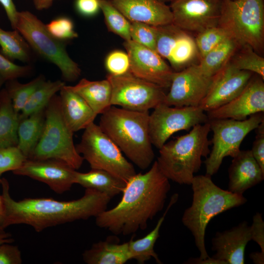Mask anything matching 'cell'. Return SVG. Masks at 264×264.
<instances>
[{
    "label": "cell",
    "mask_w": 264,
    "mask_h": 264,
    "mask_svg": "<svg viewBox=\"0 0 264 264\" xmlns=\"http://www.w3.org/2000/svg\"><path fill=\"white\" fill-rule=\"evenodd\" d=\"M4 217L1 227L25 224L37 232L58 225L96 217L107 210L111 198L99 191L86 189L80 198L59 201L51 198H25L16 201L11 197L10 186L1 178Z\"/></svg>",
    "instance_id": "cell-1"
},
{
    "label": "cell",
    "mask_w": 264,
    "mask_h": 264,
    "mask_svg": "<svg viewBox=\"0 0 264 264\" xmlns=\"http://www.w3.org/2000/svg\"><path fill=\"white\" fill-rule=\"evenodd\" d=\"M170 189L169 180L155 161L146 173L129 179L120 202L96 217L95 223L116 236L145 230L149 220L163 210Z\"/></svg>",
    "instance_id": "cell-2"
},
{
    "label": "cell",
    "mask_w": 264,
    "mask_h": 264,
    "mask_svg": "<svg viewBox=\"0 0 264 264\" xmlns=\"http://www.w3.org/2000/svg\"><path fill=\"white\" fill-rule=\"evenodd\" d=\"M191 185L193 191L191 205L183 214L182 224L193 235L200 260L209 257L205 244L206 227L218 215L243 205L247 199L243 195L223 190L216 185L211 176H195Z\"/></svg>",
    "instance_id": "cell-3"
},
{
    "label": "cell",
    "mask_w": 264,
    "mask_h": 264,
    "mask_svg": "<svg viewBox=\"0 0 264 264\" xmlns=\"http://www.w3.org/2000/svg\"><path fill=\"white\" fill-rule=\"evenodd\" d=\"M149 111H136L111 106L101 114L99 126L133 164L147 169L154 158Z\"/></svg>",
    "instance_id": "cell-4"
},
{
    "label": "cell",
    "mask_w": 264,
    "mask_h": 264,
    "mask_svg": "<svg viewBox=\"0 0 264 264\" xmlns=\"http://www.w3.org/2000/svg\"><path fill=\"white\" fill-rule=\"evenodd\" d=\"M209 122L198 124L187 133L166 142L159 149L156 162L162 173L179 184L191 185L195 174L210 152Z\"/></svg>",
    "instance_id": "cell-5"
},
{
    "label": "cell",
    "mask_w": 264,
    "mask_h": 264,
    "mask_svg": "<svg viewBox=\"0 0 264 264\" xmlns=\"http://www.w3.org/2000/svg\"><path fill=\"white\" fill-rule=\"evenodd\" d=\"M73 133L63 117L59 95H55L45 108L44 125L41 138L27 159H53L62 161L75 170L84 158L77 151Z\"/></svg>",
    "instance_id": "cell-6"
},
{
    "label": "cell",
    "mask_w": 264,
    "mask_h": 264,
    "mask_svg": "<svg viewBox=\"0 0 264 264\" xmlns=\"http://www.w3.org/2000/svg\"><path fill=\"white\" fill-rule=\"evenodd\" d=\"M219 26L240 47L261 52L264 43V0H223Z\"/></svg>",
    "instance_id": "cell-7"
},
{
    "label": "cell",
    "mask_w": 264,
    "mask_h": 264,
    "mask_svg": "<svg viewBox=\"0 0 264 264\" xmlns=\"http://www.w3.org/2000/svg\"><path fill=\"white\" fill-rule=\"evenodd\" d=\"M15 29L34 53L58 67L64 81L74 82L80 77L81 69L68 54L65 42L53 37L34 14L28 11H19Z\"/></svg>",
    "instance_id": "cell-8"
},
{
    "label": "cell",
    "mask_w": 264,
    "mask_h": 264,
    "mask_svg": "<svg viewBox=\"0 0 264 264\" xmlns=\"http://www.w3.org/2000/svg\"><path fill=\"white\" fill-rule=\"evenodd\" d=\"M91 169L107 171L127 182L136 173L114 142L94 122L89 124L75 146Z\"/></svg>",
    "instance_id": "cell-9"
},
{
    "label": "cell",
    "mask_w": 264,
    "mask_h": 264,
    "mask_svg": "<svg viewBox=\"0 0 264 264\" xmlns=\"http://www.w3.org/2000/svg\"><path fill=\"white\" fill-rule=\"evenodd\" d=\"M264 120V112L250 116L243 120L232 119L209 120L213 135L212 148L205 158L206 175L212 176L216 174L223 159L235 157L240 151V146L246 135Z\"/></svg>",
    "instance_id": "cell-10"
},
{
    "label": "cell",
    "mask_w": 264,
    "mask_h": 264,
    "mask_svg": "<svg viewBox=\"0 0 264 264\" xmlns=\"http://www.w3.org/2000/svg\"><path fill=\"white\" fill-rule=\"evenodd\" d=\"M111 86V106L136 111H148L162 103L165 89L139 78L131 72L119 76L108 74Z\"/></svg>",
    "instance_id": "cell-11"
},
{
    "label": "cell",
    "mask_w": 264,
    "mask_h": 264,
    "mask_svg": "<svg viewBox=\"0 0 264 264\" xmlns=\"http://www.w3.org/2000/svg\"><path fill=\"white\" fill-rule=\"evenodd\" d=\"M154 109L149 115V134L152 145L158 149L174 133L189 131L209 120L205 111L199 106L173 107L162 103Z\"/></svg>",
    "instance_id": "cell-12"
},
{
    "label": "cell",
    "mask_w": 264,
    "mask_h": 264,
    "mask_svg": "<svg viewBox=\"0 0 264 264\" xmlns=\"http://www.w3.org/2000/svg\"><path fill=\"white\" fill-rule=\"evenodd\" d=\"M155 28V51L173 69L179 71L193 64L198 55L195 39L173 23Z\"/></svg>",
    "instance_id": "cell-13"
},
{
    "label": "cell",
    "mask_w": 264,
    "mask_h": 264,
    "mask_svg": "<svg viewBox=\"0 0 264 264\" xmlns=\"http://www.w3.org/2000/svg\"><path fill=\"white\" fill-rule=\"evenodd\" d=\"M223 0H175L170 7L173 23L198 33L218 26Z\"/></svg>",
    "instance_id": "cell-14"
},
{
    "label": "cell",
    "mask_w": 264,
    "mask_h": 264,
    "mask_svg": "<svg viewBox=\"0 0 264 264\" xmlns=\"http://www.w3.org/2000/svg\"><path fill=\"white\" fill-rule=\"evenodd\" d=\"M212 77L203 74L197 64L174 71L163 103L176 107L199 106L207 93Z\"/></svg>",
    "instance_id": "cell-15"
},
{
    "label": "cell",
    "mask_w": 264,
    "mask_h": 264,
    "mask_svg": "<svg viewBox=\"0 0 264 264\" xmlns=\"http://www.w3.org/2000/svg\"><path fill=\"white\" fill-rule=\"evenodd\" d=\"M124 46L130 58L131 73L165 89L169 88L174 71L163 58L132 40L125 41Z\"/></svg>",
    "instance_id": "cell-16"
},
{
    "label": "cell",
    "mask_w": 264,
    "mask_h": 264,
    "mask_svg": "<svg viewBox=\"0 0 264 264\" xmlns=\"http://www.w3.org/2000/svg\"><path fill=\"white\" fill-rule=\"evenodd\" d=\"M252 74L237 68L229 61L212 76L207 93L199 107L206 112L228 103L244 89Z\"/></svg>",
    "instance_id": "cell-17"
},
{
    "label": "cell",
    "mask_w": 264,
    "mask_h": 264,
    "mask_svg": "<svg viewBox=\"0 0 264 264\" xmlns=\"http://www.w3.org/2000/svg\"><path fill=\"white\" fill-rule=\"evenodd\" d=\"M76 171L67 164L53 159H26L12 173L46 184L52 191L63 194L75 184Z\"/></svg>",
    "instance_id": "cell-18"
},
{
    "label": "cell",
    "mask_w": 264,
    "mask_h": 264,
    "mask_svg": "<svg viewBox=\"0 0 264 264\" xmlns=\"http://www.w3.org/2000/svg\"><path fill=\"white\" fill-rule=\"evenodd\" d=\"M257 75L252 77L242 91L228 103L206 112L208 119H232L243 120L264 111V83Z\"/></svg>",
    "instance_id": "cell-19"
},
{
    "label": "cell",
    "mask_w": 264,
    "mask_h": 264,
    "mask_svg": "<svg viewBox=\"0 0 264 264\" xmlns=\"http://www.w3.org/2000/svg\"><path fill=\"white\" fill-rule=\"evenodd\" d=\"M252 240L251 227L246 221L223 232H217L212 238V258L222 264H243L244 251Z\"/></svg>",
    "instance_id": "cell-20"
},
{
    "label": "cell",
    "mask_w": 264,
    "mask_h": 264,
    "mask_svg": "<svg viewBox=\"0 0 264 264\" xmlns=\"http://www.w3.org/2000/svg\"><path fill=\"white\" fill-rule=\"evenodd\" d=\"M110 1L131 22H141L154 26L173 23L170 6L159 0Z\"/></svg>",
    "instance_id": "cell-21"
},
{
    "label": "cell",
    "mask_w": 264,
    "mask_h": 264,
    "mask_svg": "<svg viewBox=\"0 0 264 264\" xmlns=\"http://www.w3.org/2000/svg\"><path fill=\"white\" fill-rule=\"evenodd\" d=\"M228 189L243 195L249 188L264 179V172L254 158L250 150H240L234 157L228 169Z\"/></svg>",
    "instance_id": "cell-22"
},
{
    "label": "cell",
    "mask_w": 264,
    "mask_h": 264,
    "mask_svg": "<svg viewBox=\"0 0 264 264\" xmlns=\"http://www.w3.org/2000/svg\"><path fill=\"white\" fill-rule=\"evenodd\" d=\"M62 113L73 132L86 129L97 114L85 100L66 85L59 91Z\"/></svg>",
    "instance_id": "cell-23"
},
{
    "label": "cell",
    "mask_w": 264,
    "mask_h": 264,
    "mask_svg": "<svg viewBox=\"0 0 264 264\" xmlns=\"http://www.w3.org/2000/svg\"><path fill=\"white\" fill-rule=\"evenodd\" d=\"M115 236L93 243L82 254L84 262L88 264H124L131 260L128 242L120 243Z\"/></svg>",
    "instance_id": "cell-24"
},
{
    "label": "cell",
    "mask_w": 264,
    "mask_h": 264,
    "mask_svg": "<svg viewBox=\"0 0 264 264\" xmlns=\"http://www.w3.org/2000/svg\"><path fill=\"white\" fill-rule=\"evenodd\" d=\"M69 88L81 96L97 115L103 113L111 105V86L107 79L90 81L83 78Z\"/></svg>",
    "instance_id": "cell-25"
},
{
    "label": "cell",
    "mask_w": 264,
    "mask_h": 264,
    "mask_svg": "<svg viewBox=\"0 0 264 264\" xmlns=\"http://www.w3.org/2000/svg\"><path fill=\"white\" fill-rule=\"evenodd\" d=\"M178 198L177 193L171 197L169 204L164 213L158 220L154 228L142 238L134 240L132 236L128 242V249L131 260H135L139 264H144L146 261L153 258L156 263L161 264L157 254L154 250V244L159 237L161 226L165 217L171 207L176 203Z\"/></svg>",
    "instance_id": "cell-26"
},
{
    "label": "cell",
    "mask_w": 264,
    "mask_h": 264,
    "mask_svg": "<svg viewBox=\"0 0 264 264\" xmlns=\"http://www.w3.org/2000/svg\"><path fill=\"white\" fill-rule=\"evenodd\" d=\"M75 182L86 189L105 193L111 198L122 193L127 183L107 171L93 169L87 173L76 172Z\"/></svg>",
    "instance_id": "cell-27"
},
{
    "label": "cell",
    "mask_w": 264,
    "mask_h": 264,
    "mask_svg": "<svg viewBox=\"0 0 264 264\" xmlns=\"http://www.w3.org/2000/svg\"><path fill=\"white\" fill-rule=\"evenodd\" d=\"M45 108L26 117L20 118L17 147L27 158L34 151L42 134L45 119Z\"/></svg>",
    "instance_id": "cell-28"
},
{
    "label": "cell",
    "mask_w": 264,
    "mask_h": 264,
    "mask_svg": "<svg viewBox=\"0 0 264 264\" xmlns=\"http://www.w3.org/2000/svg\"><path fill=\"white\" fill-rule=\"evenodd\" d=\"M20 113L14 110L5 88L0 90V148L17 146Z\"/></svg>",
    "instance_id": "cell-29"
},
{
    "label": "cell",
    "mask_w": 264,
    "mask_h": 264,
    "mask_svg": "<svg viewBox=\"0 0 264 264\" xmlns=\"http://www.w3.org/2000/svg\"><path fill=\"white\" fill-rule=\"evenodd\" d=\"M0 53L8 59L26 64L34 59V52L17 29L5 31L0 28Z\"/></svg>",
    "instance_id": "cell-30"
},
{
    "label": "cell",
    "mask_w": 264,
    "mask_h": 264,
    "mask_svg": "<svg viewBox=\"0 0 264 264\" xmlns=\"http://www.w3.org/2000/svg\"><path fill=\"white\" fill-rule=\"evenodd\" d=\"M239 47L233 39H226L200 59L198 64L200 70L206 76L212 77L230 61Z\"/></svg>",
    "instance_id": "cell-31"
},
{
    "label": "cell",
    "mask_w": 264,
    "mask_h": 264,
    "mask_svg": "<svg viewBox=\"0 0 264 264\" xmlns=\"http://www.w3.org/2000/svg\"><path fill=\"white\" fill-rule=\"evenodd\" d=\"M65 85V82L61 80L44 81L33 93L20 113V118L26 117L45 108L53 97Z\"/></svg>",
    "instance_id": "cell-32"
},
{
    "label": "cell",
    "mask_w": 264,
    "mask_h": 264,
    "mask_svg": "<svg viewBox=\"0 0 264 264\" xmlns=\"http://www.w3.org/2000/svg\"><path fill=\"white\" fill-rule=\"evenodd\" d=\"M45 80L44 76L41 74L25 84L20 83L17 79L5 82L4 88L16 112L22 111L34 91Z\"/></svg>",
    "instance_id": "cell-33"
},
{
    "label": "cell",
    "mask_w": 264,
    "mask_h": 264,
    "mask_svg": "<svg viewBox=\"0 0 264 264\" xmlns=\"http://www.w3.org/2000/svg\"><path fill=\"white\" fill-rule=\"evenodd\" d=\"M100 10L109 31L125 41L131 40V22L112 4L110 0H99Z\"/></svg>",
    "instance_id": "cell-34"
},
{
    "label": "cell",
    "mask_w": 264,
    "mask_h": 264,
    "mask_svg": "<svg viewBox=\"0 0 264 264\" xmlns=\"http://www.w3.org/2000/svg\"><path fill=\"white\" fill-rule=\"evenodd\" d=\"M230 62L237 68L254 73L264 79V59L250 46L243 45Z\"/></svg>",
    "instance_id": "cell-35"
},
{
    "label": "cell",
    "mask_w": 264,
    "mask_h": 264,
    "mask_svg": "<svg viewBox=\"0 0 264 264\" xmlns=\"http://www.w3.org/2000/svg\"><path fill=\"white\" fill-rule=\"evenodd\" d=\"M229 38L228 33L219 25L198 33L195 40L200 59Z\"/></svg>",
    "instance_id": "cell-36"
},
{
    "label": "cell",
    "mask_w": 264,
    "mask_h": 264,
    "mask_svg": "<svg viewBox=\"0 0 264 264\" xmlns=\"http://www.w3.org/2000/svg\"><path fill=\"white\" fill-rule=\"evenodd\" d=\"M130 35L131 40L155 51L156 38L155 26L141 22H132Z\"/></svg>",
    "instance_id": "cell-37"
},
{
    "label": "cell",
    "mask_w": 264,
    "mask_h": 264,
    "mask_svg": "<svg viewBox=\"0 0 264 264\" xmlns=\"http://www.w3.org/2000/svg\"><path fill=\"white\" fill-rule=\"evenodd\" d=\"M49 33L56 39L63 42L78 37L73 21L66 16H59L45 24Z\"/></svg>",
    "instance_id": "cell-38"
},
{
    "label": "cell",
    "mask_w": 264,
    "mask_h": 264,
    "mask_svg": "<svg viewBox=\"0 0 264 264\" xmlns=\"http://www.w3.org/2000/svg\"><path fill=\"white\" fill-rule=\"evenodd\" d=\"M26 159L17 146L0 148V180L3 173L18 169Z\"/></svg>",
    "instance_id": "cell-39"
},
{
    "label": "cell",
    "mask_w": 264,
    "mask_h": 264,
    "mask_svg": "<svg viewBox=\"0 0 264 264\" xmlns=\"http://www.w3.org/2000/svg\"><path fill=\"white\" fill-rule=\"evenodd\" d=\"M105 67L110 75L119 76L130 72V62L127 52L114 50L108 54Z\"/></svg>",
    "instance_id": "cell-40"
},
{
    "label": "cell",
    "mask_w": 264,
    "mask_h": 264,
    "mask_svg": "<svg viewBox=\"0 0 264 264\" xmlns=\"http://www.w3.org/2000/svg\"><path fill=\"white\" fill-rule=\"evenodd\" d=\"M32 71L31 66L17 65L0 53V75L5 82L28 76Z\"/></svg>",
    "instance_id": "cell-41"
},
{
    "label": "cell",
    "mask_w": 264,
    "mask_h": 264,
    "mask_svg": "<svg viewBox=\"0 0 264 264\" xmlns=\"http://www.w3.org/2000/svg\"><path fill=\"white\" fill-rule=\"evenodd\" d=\"M255 130L256 134L250 151L254 158L264 172V120Z\"/></svg>",
    "instance_id": "cell-42"
},
{
    "label": "cell",
    "mask_w": 264,
    "mask_h": 264,
    "mask_svg": "<svg viewBox=\"0 0 264 264\" xmlns=\"http://www.w3.org/2000/svg\"><path fill=\"white\" fill-rule=\"evenodd\" d=\"M22 253L18 246L5 243L0 245V264H21Z\"/></svg>",
    "instance_id": "cell-43"
},
{
    "label": "cell",
    "mask_w": 264,
    "mask_h": 264,
    "mask_svg": "<svg viewBox=\"0 0 264 264\" xmlns=\"http://www.w3.org/2000/svg\"><path fill=\"white\" fill-rule=\"evenodd\" d=\"M250 227L252 240L260 246L261 251L264 253V221L261 213L257 212L254 215Z\"/></svg>",
    "instance_id": "cell-44"
},
{
    "label": "cell",
    "mask_w": 264,
    "mask_h": 264,
    "mask_svg": "<svg viewBox=\"0 0 264 264\" xmlns=\"http://www.w3.org/2000/svg\"><path fill=\"white\" fill-rule=\"evenodd\" d=\"M75 7L78 13L86 17L94 16L100 10L99 0H76Z\"/></svg>",
    "instance_id": "cell-45"
},
{
    "label": "cell",
    "mask_w": 264,
    "mask_h": 264,
    "mask_svg": "<svg viewBox=\"0 0 264 264\" xmlns=\"http://www.w3.org/2000/svg\"><path fill=\"white\" fill-rule=\"evenodd\" d=\"M7 18L13 29L16 28L18 11H17L13 0H0Z\"/></svg>",
    "instance_id": "cell-46"
},
{
    "label": "cell",
    "mask_w": 264,
    "mask_h": 264,
    "mask_svg": "<svg viewBox=\"0 0 264 264\" xmlns=\"http://www.w3.org/2000/svg\"><path fill=\"white\" fill-rule=\"evenodd\" d=\"M184 264H222L220 262L210 258V257L204 260H200L199 258H190Z\"/></svg>",
    "instance_id": "cell-47"
},
{
    "label": "cell",
    "mask_w": 264,
    "mask_h": 264,
    "mask_svg": "<svg viewBox=\"0 0 264 264\" xmlns=\"http://www.w3.org/2000/svg\"><path fill=\"white\" fill-rule=\"evenodd\" d=\"M55 0H32L35 7L38 10L49 8Z\"/></svg>",
    "instance_id": "cell-48"
},
{
    "label": "cell",
    "mask_w": 264,
    "mask_h": 264,
    "mask_svg": "<svg viewBox=\"0 0 264 264\" xmlns=\"http://www.w3.org/2000/svg\"><path fill=\"white\" fill-rule=\"evenodd\" d=\"M250 259L253 263L255 264H264V253L260 252H254L249 254Z\"/></svg>",
    "instance_id": "cell-49"
},
{
    "label": "cell",
    "mask_w": 264,
    "mask_h": 264,
    "mask_svg": "<svg viewBox=\"0 0 264 264\" xmlns=\"http://www.w3.org/2000/svg\"><path fill=\"white\" fill-rule=\"evenodd\" d=\"M14 242L12 234L5 231L0 233V245L5 243H11Z\"/></svg>",
    "instance_id": "cell-50"
},
{
    "label": "cell",
    "mask_w": 264,
    "mask_h": 264,
    "mask_svg": "<svg viewBox=\"0 0 264 264\" xmlns=\"http://www.w3.org/2000/svg\"><path fill=\"white\" fill-rule=\"evenodd\" d=\"M3 217H4V207H3V199H2V195L0 194V227H1V225L3 220Z\"/></svg>",
    "instance_id": "cell-51"
},
{
    "label": "cell",
    "mask_w": 264,
    "mask_h": 264,
    "mask_svg": "<svg viewBox=\"0 0 264 264\" xmlns=\"http://www.w3.org/2000/svg\"><path fill=\"white\" fill-rule=\"evenodd\" d=\"M5 81L0 75V90L2 88L3 85L4 84Z\"/></svg>",
    "instance_id": "cell-52"
},
{
    "label": "cell",
    "mask_w": 264,
    "mask_h": 264,
    "mask_svg": "<svg viewBox=\"0 0 264 264\" xmlns=\"http://www.w3.org/2000/svg\"><path fill=\"white\" fill-rule=\"evenodd\" d=\"M160 1L163 2H164V3H166V2H173V1H174L175 0H159Z\"/></svg>",
    "instance_id": "cell-53"
},
{
    "label": "cell",
    "mask_w": 264,
    "mask_h": 264,
    "mask_svg": "<svg viewBox=\"0 0 264 264\" xmlns=\"http://www.w3.org/2000/svg\"><path fill=\"white\" fill-rule=\"evenodd\" d=\"M4 231V229L0 227V233Z\"/></svg>",
    "instance_id": "cell-54"
}]
</instances>
